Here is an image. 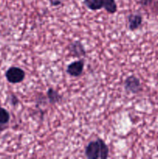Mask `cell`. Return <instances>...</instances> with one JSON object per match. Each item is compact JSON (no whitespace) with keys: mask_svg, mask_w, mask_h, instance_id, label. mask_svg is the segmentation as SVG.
<instances>
[{"mask_svg":"<svg viewBox=\"0 0 158 159\" xmlns=\"http://www.w3.org/2000/svg\"><path fill=\"white\" fill-rule=\"evenodd\" d=\"M6 79L9 83L17 84L23 82L26 76V73L22 68L19 67L12 66L10 67L7 71H6Z\"/></svg>","mask_w":158,"mask_h":159,"instance_id":"3957f363","label":"cell"},{"mask_svg":"<svg viewBox=\"0 0 158 159\" xmlns=\"http://www.w3.org/2000/svg\"><path fill=\"white\" fill-rule=\"evenodd\" d=\"M143 23V16L139 14H130L128 16L129 29L133 31L139 29Z\"/></svg>","mask_w":158,"mask_h":159,"instance_id":"52a82bcc","label":"cell"},{"mask_svg":"<svg viewBox=\"0 0 158 159\" xmlns=\"http://www.w3.org/2000/svg\"><path fill=\"white\" fill-rule=\"evenodd\" d=\"M83 3L91 10L95 11L105 9L110 14L115 13L118 9L116 0H83Z\"/></svg>","mask_w":158,"mask_h":159,"instance_id":"7a4b0ae2","label":"cell"},{"mask_svg":"<svg viewBox=\"0 0 158 159\" xmlns=\"http://www.w3.org/2000/svg\"><path fill=\"white\" fill-rule=\"evenodd\" d=\"M84 67H85V61H75L68 65L66 71L72 77H79L83 72Z\"/></svg>","mask_w":158,"mask_h":159,"instance_id":"5b68a950","label":"cell"},{"mask_svg":"<svg viewBox=\"0 0 158 159\" xmlns=\"http://www.w3.org/2000/svg\"><path fill=\"white\" fill-rule=\"evenodd\" d=\"M10 120V114L5 108L0 106V124L8 125Z\"/></svg>","mask_w":158,"mask_h":159,"instance_id":"9c48e42d","label":"cell"},{"mask_svg":"<svg viewBox=\"0 0 158 159\" xmlns=\"http://www.w3.org/2000/svg\"><path fill=\"white\" fill-rule=\"evenodd\" d=\"M157 75H158V74H157Z\"/></svg>","mask_w":158,"mask_h":159,"instance_id":"4fadbf2b","label":"cell"},{"mask_svg":"<svg viewBox=\"0 0 158 159\" xmlns=\"http://www.w3.org/2000/svg\"><path fill=\"white\" fill-rule=\"evenodd\" d=\"M108 147L101 138L91 141L85 151V156L88 159H106L108 157Z\"/></svg>","mask_w":158,"mask_h":159,"instance_id":"6da1fadb","label":"cell"},{"mask_svg":"<svg viewBox=\"0 0 158 159\" xmlns=\"http://www.w3.org/2000/svg\"><path fill=\"white\" fill-rule=\"evenodd\" d=\"M69 51L71 54H73V56L74 57H82V56H85L86 54V51L79 40H75L70 44Z\"/></svg>","mask_w":158,"mask_h":159,"instance_id":"8992f818","label":"cell"},{"mask_svg":"<svg viewBox=\"0 0 158 159\" xmlns=\"http://www.w3.org/2000/svg\"><path fill=\"white\" fill-rule=\"evenodd\" d=\"M156 0H139V3L143 7H150Z\"/></svg>","mask_w":158,"mask_h":159,"instance_id":"30bf717a","label":"cell"},{"mask_svg":"<svg viewBox=\"0 0 158 159\" xmlns=\"http://www.w3.org/2000/svg\"><path fill=\"white\" fill-rule=\"evenodd\" d=\"M124 88L128 93L136 94L142 89L140 80L134 75L129 76L124 82Z\"/></svg>","mask_w":158,"mask_h":159,"instance_id":"277c9868","label":"cell"},{"mask_svg":"<svg viewBox=\"0 0 158 159\" xmlns=\"http://www.w3.org/2000/svg\"><path fill=\"white\" fill-rule=\"evenodd\" d=\"M47 95L48 99H49V102L52 104L57 103V102H60L62 99V96L59 94V93L56 90H54V89L50 88L47 90Z\"/></svg>","mask_w":158,"mask_h":159,"instance_id":"ba28073f","label":"cell"},{"mask_svg":"<svg viewBox=\"0 0 158 159\" xmlns=\"http://www.w3.org/2000/svg\"><path fill=\"white\" fill-rule=\"evenodd\" d=\"M8 127V125H4V124H0V133L6 130Z\"/></svg>","mask_w":158,"mask_h":159,"instance_id":"8fae6325","label":"cell"},{"mask_svg":"<svg viewBox=\"0 0 158 159\" xmlns=\"http://www.w3.org/2000/svg\"><path fill=\"white\" fill-rule=\"evenodd\" d=\"M17 102H18V99H16V97H15V96H12V103L13 104V105H15V104L17 103Z\"/></svg>","mask_w":158,"mask_h":159,"instance_id":"7c38bea8","label":"cell"}]
</instances>
